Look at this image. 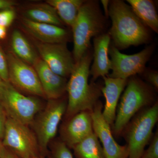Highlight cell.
Masks as SVG:
<instances>
[{"label": "cell", "instance_id": "cell-1", "mask_svg": "<svg viewBox=\"0 0 158 158\" xmlns=\"http://www.w3.org/2000/svg\"><path fill=\"white\" fill-rule=\"evenodd\" d=\"M92 56L88 50L81 60L75 63L67 82V106L63 120L84 111L92 112L102 96L101 85L88 83Z\"/></svg>", "mask_w": 158, "mask_h": 158}, {"label": "cell", "instance_id": "cell-2", "mask_svg": "<svg viewBox=\"0 0 158 158\" xmlns=\"http://www.w3.org/2000/svg\"><path fill=\"white\" fill-rule=\"evenodd\" d=\"M109 16L112 22L109 34L113 39V46L118 50L149 41L148 28L138 18L131 7L123 1H110Z\"/></svg>", "mask_w": 158, "mask_h": 158}, {"label": "cell", "instance_id": "cell-3", "mask_svg": "<svg viewBox=\"0 0 158 158\" xmlns=\"http://www.w3.org/2000/svg\"><path fill=\"white\" fill-rule=\"evenodd\" d=\"M126 87L111 127L113 135L117 138L121 135L125 128L137 113L156 102L154 88L138 77H130Z\"/></svg>", "mask_w": 158, "mask_h": 158}, {"label": "cell", "instance_id": "cell-4", "mask_svg": "<svg viewBox=\"0 0 158 158\" xmlns=\"http://www.w3.org/2000/svg\"><path fill=\"white\" fill-rule=\"evenodd\" d=\"M104 27V17L97 2L85 1L72 27L74 43L73 56L75 63L89 50L91 38L100 34Z\"/></svg>", "mask_w": 158, "mask_h": 158}, {"label": "cell", "instance_id": "cell-5", "mask_svg": "<svg viewBox=\"0 0 158 158\" xmlns=\"http://www.w3.org/2000/svg\"><path fill=\"white\" fill-rule=\"evenodd\" d=\"M158 120L157 101L139 111L130 120L122 134L127 142L128 158H141L145 146L152 138L153 130Z\"/></svg>", "mask_w": 158, "mask_h": 158}, {"label": "cell", "instance_id": "cell-6", "mask_svg": "<svg viewBox=\"0 0 158 158\" xmlns=\"http://www.w3.org/2000/svg\"><path fill=\"white\" fill-rule=\"evenodd\" d=\"M0 105L8 117L30 127L45 104L39 97L22 93L9 81H2L0 83Z\"/></svg>", "mask_w": 158, "mask_h": 158}, {"label": "cell", "instance_id": "cell-7", "mask_svg": "<svg viewBox=\"0 0 158 158\" xmlns=\"http://www.w3.org/2000/svg\"><path fill=\"white\" fill-rule=\"evenodd\" d=\"M67 97L47 100L42 110L37 113L30 127L37 137L40 155L46 157L48 145L56 135L59 123L66 112Z\"/></svg>", "mask_w": 158, "mask_h": 158}, {"label": "cell", "instance_id": "cell-8", "mask_svg": "<svg viewBox=\"0 0 158 158\" xmlns=\"http://www.w3.org/2000/svg\"><path fill=\"white\" fill-rule=\"evenodd\" d=\"M2 143L21 158L41 156L37 137L30 127L9 117Z\"/></svg>", "mask_w": 158, "mask_h": 158}, {"label": "cell", "instance_id": "cell-9", "mask_svg": "<svg viewBox=\"0 0 158 158\" xmlns=\"http://www.w3.org/2000/svg\"><path fill=\"white\" fill-rule=\"evenodd\" d=\"M6 55L9 81L12 86L26 95L46 98L34 67L18 58L12 52Z\"/></svg>", "mask_w": 158, "mask_h": 158}, {"label": "cell", "instance_id": "cell-10", "mask_svg": "<svg viewBox=\"0 0 158 158\" xmlns=\"http://www.w3.org/2000/svg\"><path fill=\"white\" fill-rule=\"evenodd\" d=\"M153 51V46H149L139 52L127 55L122 53L113 45L110 46L109 53L111 57L112 71L108 77L127 80L137 74L142 73Z\"/></svg>", "mask_w": 158, "mask_h": 158}, {"label": "cell", "instance_id": "cell-11", "mask_svg": "<svg viewBox=\"0 0 158 158\" xmlns=\"http://www.w3.org/2000/svg\"><path fill=\"white\" fill-rule=\"evenodd\" d=\"M66 43H35L40 58L58 75L69 77L75 65L73 56Z\"/></svg>", "mask_w": 158, "mask_h": 158}, {"label": "cell", "instance_id": "cell-12", "mask_svg": "<svg viewBox=\"0 0 158 158\" xmlns=\"http://www.w3.org/2000/svg\"><path fill=\"white\" fill-rule=\"evenodd\" d=\"M103 107L99 100L92 111L94 133L102 144L106 158H128L127 144L119 145L115 140L111 126L106 121L102 114Z\"/></svg>", "mask_w": 158, "mask_h": 158}, {"label": "cell", "instance_id": "cell-13", "mask_svg": "<svg viewBox=\"0 0 158 158\" xmlns=\"http://www.w3.org/2000/svg\"><path fill=\"white\" fill-rule=\"evenodd\" d=\"M92 112L84 111L63 120L59 138L70 149L93 132Z\"/></svg>", "mask_w": 158, "mask_h": 158}, {"label": "cell", "instance_id": "cell-14", "mask_svg": "<svg viewBox=\"0 0 158 158\" xmlns=\"http://www.w3.org/2000/svg\"><path fill=\"white\" fill-rule=\"evenodd\" d=\"M33 67L39 78L46 99H56L65 96L68 82L66 78L55 73L40 58Z\"/></svg>", "mask_w": 158, "mask_h": 158}, {"label": "cell", "instance_id": "cell-15", "mask_svg": "<svg viewBox=\"0 0 158 158\" xmlns=\"http://www.w3.org/2000/svg\"><path fill=\"white\" fill-rule=\"evenodd\" d=\"M23 28L30 35L43 43H66L69 39L68 31L62 27L33 21L23 18Z\"/></svg>", "mask_w": 158, "mask_h": 158}, {"label": "cell", "instance_id": "cell-16", "mask_svg": "<svg viewBox=\"0 0 158 158\" xmlns=\"http://www.w3.org/2000/svg\"><path fill=\"white\" fill-rule=\"evenodd\" d=\"M103 78L105 85L102 87L101 90L106 102L102 114L106 121L112 127L116 118L118 100L127 85L128 79L113 78L108 76Z\"/></svg>", "mask_w": 158, "mask_h": 158}, {"label": "cell", "instance_id": "cell-17", "mask_svg": "<svg viewBox=\"0 0 158 158\" xmlns=\"http://www.w3.org/2000/svg\"><path fill=\"white\" fill-rule=\"evenodd\" d=\"M110 37L109 34H102L94 39L93 63L90 68L92 82L99 77L106 76L111 70V60L109 58Z\"/></svg>", "mask_w": 158, "mask_h": 158}, {"label": "cell", "instance_id": "cell-18", "mask_svg": "<svg viewBox=\"0 0 158 158\" xmlns=\"http://www.w3.org/2000/svg\"><path fill=\"white\" fill-rule=\"evenodd\" d=\"M127 2L148 28L158 33V16L155 4L152 0H127Z\"/></svg>", "mask_w": 158, "mask_h": 158}, {"label": "cell", "instance_id": "cell-19", "mask_svg": "<svg viewBox=\"0 0 158 158\" xmlns=\"http://www.w3.org/2000/svg\"><path fill=\"white\" fill-rule=\"evenodd\" d=\"M85 2L82 0H48L46 3L56 9L62 22L72 28L80 8Z\"/></svg>", "mask_w": 158, "mask_h": 158}, {"label": "cell", "instance_id": "cell-20", "mask_svg": "<svg viewBox=\"0 0 158 158\" xmlns=\"http://www.w3.org/2000/svg\"><path fill=\"white\" fill-rule=\"evenodd\" d=\"M12 52L24 61L33 66L39 58L32 48L27 40L18 30H15L11 37Z\"/></svg>", "mask_w": 158, "mask_h": 158}, {"label": "cell", "instance_id": "cell-21", "mask_svg": "<svg viewBox=\"0 0 158 158\" xmlns=\"http://www.w3.org/2000/svg\"><path fill=\"white\" fill-rule=\"evenodd\" d=\"M25 14L26 18L36 22L61 27L63 23L56 9L47 3L32 6L26 10Z\"/></svg>", "mask_w": 158, "mask_h": 158}, {"label": "cell", "instance_id": "cell-22", "mask_svg": "<svg viewBox=\"0 0 158 158\" xmlns=\"http://www.w3.org/2000/svg\"><path fill=\"white\" fill-rule=\"evenodd\" d=\"M72 149L76 158H106L102 145L94 132Z\"/></svg>", "mask_w": 158, "mask_h": 158}, {"label": "cell", "instance_id": "cell-23", "mask_svg": "<svg viewBox=\"0 0 158 158\" xmlns=\"http://www.w3.org/2000/svg\"><path fill=\"white\" fill-rule=\"evenodd\" d=\"M47 158H73L70 148L59 138H54L48 145Z\"/></svg>", "mask_w": 158, "mask_h": 158}, {"label": "cell", "instance_id": "cell-24", "mask_svg": "<svg viewBox=\"0 0 158 158\" xmlns=\"http://www.w3.org/2000/svg\"><path fill=\"white\" fill-rule=\"evenodd\" d=\"M149 143V146L144 151L141 158H158V130L153 134Z\"/></svg>", "mask_w": 158, "mask_h": 158}, {"label": "cell", "instance_id": "cell-25", "mask_svg": "<svg viewBox=\"0 0 158 158\" xmlns=\"http://www.w3.org/2000/svg\"><path fill=\"white\" fill-rule=\"evenodd\" d=\"M15 17V12L12 8L3 9L0 11V26L9 27Z\"/></svg>", "mask_w": 158, "mask_h": 158}, {"label": "cell", "instance_id": "cell-26", "mask_svg": "<svg viewBox=\"0 0 158 158\" xmlns=\"http://www.w3.org/2000/svg\"><path fill=\"white\" fill-rule=\"evenodd\" d=\"M0 77L3 81H9V70L6 55L0 46Z\"/></svg>", "mask_w": 158, "mask_h": 158}, {"label": "cell", "instance_id": "cell-27", "mask_svg": "<svg viewBox=\"0 0 158 158\" xmlns=\"http://www.w3.org/2000/svg\"><path fill=\"white\" fill-rule=\"evenodd\" d=\"M145 79L150 83L153 88L156 90L158 89V73L156 71H149L145 73Z\"/></svg>", "mask_w": 158, "mask_h": 158}, {"label": "cell", "instance_id": "cell-28", "mask_svg": "<svg viewBox=\"0 0 158 158\" xmlns=\"http://www.w3.org/2000/svg\"><path fill=\"white\" fill-rule=\"evenodd\" d=\"M7 118H8V116L6 115V112L0 105V140L1 141L2 140L4 137Z\"/></svg>", "mask_w": 158, "mask_h": 158}, {"label": "cell", "instance_id": "cell-29", "mask_svg": "<svg viewBox=\"0 0 158 158\" xmlns=\"http://www.w3.org/2000/svg\"><path fill=\"white\" fill-rule=\"evenodd\" d=\"M0 157L1 158H21L11 150L3 145L2 143V141H0Z\"/></svg>", "mask_w": 158, "mask_h": 158}, {"label": "cell", "instance_id": "cell-30", "mask_svg": "<svg viewBox=\"0 0 158 158\" xmlns=\"http://www.w3.org/2000/svg\"><path fill=\"white\" fill-rule=\"evenodd\" d=\"M15 5V3L9 0H0V10L12 8Z\"/></svg>", "mask_w": 158, "mask_h": 158}, {"label": "cell", "instance_id": "cell-31", "mask_svg": "<svg viewBox=\"0 0 158 158\" xmlns=\"http://www.w3.org/2000/svg\"><path fill=\"white\" fill-rule=\"evenodd\" d=\"M104 9L105 14L106 16H109V8L110 1L107 0H102L101 1Z\"/></svg>", "mask_w": 158, "mask_h": 158}, {"label": "cell", "instance_id": "cell-32", "mask_svg": "<svg viewBox=\"0 0 158 158\" xmlns=\"http://www.w3.org/2000/svg\"><path fill=\"white\" fill-rule=\"evenodd\" d=\"M7 36V28L0 26V40H4Z\"/></svg>", "mask_w": 158, "mask_h": 158}, {"label": "cell", "instance_id": "cell-33", "mask_svg": "<svg viewBox=\"0 0 158 158\" xmlns=\"http://www.w3.org/2000/svg\"><path fill=\"white\" fill-rule=\"evenodd\" d=\"M32 158H47L43 156H38Z\"/></svg>", "mask_w": 158, "mask_h": 158}, {"label": "cell", "instance_id": "cell-34", "mask_svg": "<svg viewBox=\"0 0 158 158\" xmlns=\"http://www.w3.org/2000/svg\"><path fill=\"white\" fill-rule=\"evenodd\" d=\"M2 79H1V77H0V83H1V82H2Z\"/></svg>", "mask_w": 158, "mask_h": 158}, {"label": "cell", "instance_id": "cell-35", "mask_svg": "<svg viewBox=\"0 0 158 158\" xmlns=\"http://www.w3.org/2000/svg\"><path fill=\"white\" fill-rule=\"evenodd\" d=\"M0 141H1V140H0ZM0 158H1V157H0Z\"/></svg>", "mask_w": 158, "mask_h": 158}]
</instances>
